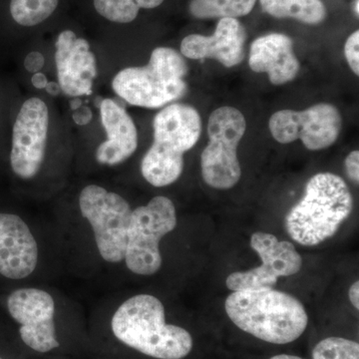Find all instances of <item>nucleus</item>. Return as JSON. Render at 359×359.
Wrapping results in <instances>:
<instances>
[{"label":"nucleus","instance_id":"obj_11","mask_svg":"<svg viewBox=\"0 0 359 359\" xmlns=\"http://www.w3.org/2000/svg\"><path fill=\"white\" fill-rule=\"evenodd\" d=\"M49 129V110L39 98L21 105L13 126L9 163L21 180L34 178L44 162Z\"/></svg>","mask_w":359,"mask_h":359},{"label":"nucleus","instance_id":"obj_17","mask_svg":"<svg viewBox=\"0 0 359 359\" xmlns=\"http://www.w3.org/2000/svg\"><path fill=\"white\" fill-rule=\"evenodd\" d=\"M249 65L257 73H266L273 85L292 81L299 72L294 42L282 33L259 37L250 45Z\"/></svg>","mask_w":359,"mask_h":359},{"label":"nucleus","instance_id":"obj_5","mask_svg":"<svg viewBox=\"0 0 359 359\" xmlns=\"http://www.w3.org/2000/svg\"><path fill=\"white\" fill-rule=\"evenodd\" d=\"M183 55L169 47H158L146 66L122 69L112 80V89L130 105L163 107L185 96L188 74Z\"/></svg>","mask_w":359,"mask_h":359},{"label":"nucleus","instance_id":"obj_21","mask_svg":"<svg viewBox=\"0 0 359 359\" xmlns=\"http://www.w3.org/2000/svg\"><path fill=\"white\" fill-rule=\"evenodd\" d=\"M164 0H93L99 15L115 23H130L136 20L141 9H153Z\"/></svg>","mask_w":359,"mask_h":359},{"label":"nucleus","instance_id":"obj_12","mask_svg":"<svg viewBox=\"0 0 359 359\" xmlns=\"http://www.w3.org/2000/svg\"><path fill=\"white\" fill-rule=\"evenodd\" d=\"M6 304L11 318L20 325L21 339L26 346L42 353L57 348L55 302L50 294L34 287L16 290L8 295Z\"/></svg>","mask_w":359,"mask_h":359},{"label":"nucleus","instance_id":"obj_2","mask_svg":"<svg viewBox=\"0 0 359 359\" xmlns=\"http://www.w3.org/2000/svg\"><path fill=\"white\" fill-rule=\"evenodd\" d=\"M113 334L125 346L157 359H183L192 351V335L185 328L168 325L165 308L151 294L130 297L113 316Z\"/></svg>","mask_w":359,"mask_h":359},{"label":"nucleus","instance_id":"obj_26","mask_svg":"<svg viewBox=\"0 0 359 359\" xmlns=\"http://www.w3.org/2000/svg\"><path fill=\"white\" fill-rule=\"evenodd\" d=\"M92 119H93V113L87 106H81L79 109L75 110L73 114V120L79 126L89 124Z\"/></svg>","mask_w":359,"mask_h":359},{"label":"nucleus","instance_id":"obj_27","mask_svg":"<svg viewBox=\"0 0 359 359\" xmlns=\"http://www.w3.org/2000/svg\"><path fill=\"white\" fill-rule=\"evenodd\" d=\"M348 297L349 301H351V304H353V308L355 309H359V282L356 280L355 283H353L351 285V287H349L348 290Z\"/></svg>","mask_w":359,"mask_h":359},{"label":"nucleus","instance_id":"obj_9","mask_svg":"<svg viewBox=\"0 0 359 359\" xmlns=\"http://www.w3.org/2000/svg\"><path fill=\"white\" fill-rule=\"evenodd\" d=\"M341 115L332 104L320 103L304 111L280 110L269 119V131L280 144L301 139L311 151L334 145L341 131Z\"/></svg>","mask_w":359,"mask_h":359},{"label":"nucleus","instance_id":"obj_29","mask_svg":"<svg viewBox=\"0 0 359 359\" xmlns=\"http://www.w3.org/2000/svg\"><path fill=\"white\" fill-rule=\"evenodd\" d=\"M44 89L46 90L47 93L51 96H58L59 94L62 92L60 85H59L57 82L54 81L48 82Z\"/></svg>","mask_w":359,"mask_h":359},{"label":"nucleus","instance_id":"obj_31","mask_svg":"<svg viewBox=\"0 0 359 359\" xmlns=\"http://www.w3.org/2000/svg\"><path fill=\"white\" fill-rule=\"evenodd\" d=\"M269 359H304L299 358V356L290 355V354H278V355L273 356Z\"/></svg>","mask_w":359,"mask_h":359},{"label":"nucleus","instance_id":"obj_20","mask_svg":"<svg viewBox=\"0 0 359 359\" xmlns=\"http://www.w3.org/2000/svg\"><path fill=\"white\" fill-rule=\"evenodd\" d=\"M60 0H8L9 18L21 27H32L44 22L54 13Z\"/></svg>","mask_w":359,"mask_h":359},{"label":"nucleus","instance_id":"obj_8","mask_svg":"<svg viewBox=\"0 0 359 359\" xmlns=\"http://www.w3.org/2000/svg\"><path fill=\"white\" fill-rule=\"evenodd\" d=\"M82 216L89 222L97 249L104 261L121 263L125 259L132 209L124 198L102 187H85L79 195Z\"/></svg>","mask_w":359,"mask_h":359},{"label":"nucleus","instance_id":"obj_3","mask_svg":"<svg viewBox=\"0 0 359 359\" xmlns=\"http://www.w3.org/2000/svg\"><path fill=\"white\" fill-rule=\"evenodd\" d=\"M353 197L341 177L318 173L309 180L304 197L285 217L292 241L313 247L334 237L353 210Z\"/></svg>","mask_w":359,"mask_h":359},{"label":"nucleus","instance_id":"obj_16","mask_svg":"<svg viewBox=\"0 0 359 359\" xmlns=\"http://www.w3.org/2000/svg\"><path fill=\"white\" fill-rule=\"evenodd\" d=\"M101 122L107 139L96 150L101 165L116 166L128 160L138 148V131L124 107L110 98L100 104Z\"/></svg>","mask_w":359,"mask_h":359},{"label":"nucleus","instance_id":"obj_32","mask_svg":"<svg viewBox=\"0 0 359 359\" xmlns=\"http://www.w3.org/2000/svg\"><path fill=\"white\" fill-rule=\"evenodd\" d=\"M359 0H355L354 1L353 11L355 13L356 16L359 15V7H358Z\"/></svg>","mask_w":359,"mask_h":359},{"label":"nucleus","instance_id":"obj_19","mask_svg":"<svg viewBox=\"0 0 359 359\" xmlns=\"http://www.w3.org/2000/svg\"><path fill=\"white\" fill-rule=\"evenodd\" d=\"M257 0H191L189 11L198 20L236 18L248 15Z\"/></svg>","mask_w":359,"mask_h":359},{"label":"nucleus","instance_id":"obj_10","mask_svg":"<svg viewBox=\"0 0 359 359\" xmlns=\"http://www.w3.org/2000/svg\"><path fill=\"white\" fill-rule=\"evenodd\" d=\"M250 243L262 264L249 271L231 273L226 285L231 292L273 289L278 278L301 271L302 256L292 243L280 241L273 233L264 231L252 233Z\"/></svg>","mask_w":359,"mask_h":359},{"label":"nucleus","instance_id":"obj_4","mask_svg":"<svg viewBox=\"0 0 359 359\" xmlns=\"http://www.w3.org/2000/svg\"><path fill=\"white\" fill-rule=\"evenodd\" d=\"M154 141L141 163L144 179L161 188L181 177L184 154L199 141L202 119L190 105L173 103L158 112L153 121Z\"/></svg>","mask_w":359,"mask_h":359},{"label":"nucleus","instance_id":"obj_22","mask_svg":"<svg viewBox=\"0 0 359 359\" xmlns=\"http://www.w3.org/2000/svg\"><path fill=\"white\" fill-rule=\"evenodd\" d=\"M313 358L359 359V344L344 337H327L314 346Z\"/></svg>","mask_w":359,"mask_h":359},{"label":"nucleus","instance_id":"obj_23","mask_svg":"<svg viewBox=\"0 0 359 359\" xmlns=\"http://www.w3.org/2000/svg\"><path fill=\"white\" fill-rule=\"evenodd\" d=\"M344 55L354 74L359 75V32L356 30L347 39L344 45Z\"/></svg>","mask_w":359,"mask_h":359},{"label":"nucleus","instance_id":"obj_30","mask_svg":"<svg viewBox=\"0 0 359 359\" xmlns=\"http://www.w3.org/2000/svg\"><path fill=\"white\" fill-rule=\"evenodd\" d=\"M82 106V101L80 100L79 97H75V99H73L70 102V108L72 111H75L79 109Z\"/></svg>","mask_w":359,"mask_h":359},{"label":"nucleus","instance_id":"obj_18","mask_svg":"<svg viewBox=\"0 0 359 359\" xmlns=\"http://www.w3.org/2000/svg\"><path fill=\"white\" fill-rule=\"evenodd\" d=\"M264 13L276 18H294L306 25H320L327 18L320 0H259Z\"/></svg>","mask_w":359,"mask_h":359},{"label":"nucleus","instance_id":"obj_25","mask_svg":"<svg viewBox=\"0 0 359 359\" xmlns=\"http://www.w3.org/2000/svg\"><path fill=\"white\" fill-rule=\"evenodd\" d=\"M45 65V58L39 51H32L26 55L25 59V68L28 72H39L43 68Z\"/></svg>","mask_w":359,"mask_h":359},{"label":"nucleus","instance_id":"obj_13","mask_svg":"<svg viewBox=\"0 0 359 359\" xmlns=\"http://www.w3.org/2000/svg\"><path fill=\"white\" fill-rule=\"evenodd\" d=\"M89 42L72 30L60 32L55 42V65L58 84L65 95L88 96L98 75L95 54Z\"/></svg>","mask_w":359,"mask_h":359},{"label":"nucleus","instance_id":"obj_28","mask_svg":"<svg viewBox=\"0 0 359 359\" xmlns=\"http://www.w3.org/2000/svg\"><path fill=\"white\" fill-rule=\"evenodd\" d=\"M32 83L35 88L44 89L47 83H48V80H47V77L45 76L43 73L36 72L33 74Z\"/></svg>","mask_w":359,"mask_h":359},{"label":"nucleus","instance_id":"obj_7","mask_svg":"<svg viewBox=\"0 0 359 359\" xmlns=\"http://www.w3.org/2000/svg\"><path fill=\"white\" fill-rule=\"evenodd\" d=\"M245 129L244 115L236 108L224 106L210 115L209 142L201 154V171L207 185L219 190L237 185L242 177L238 146Z\"/></svg>","mask_w":359,"mask_h":359},{"label":"nucleus","instance_id":"obj_1","mask_svg":"<svg viewBox=\"0 0 359 359\" xmlns=\"http://www.w3.org/2000/svg\"><path fill=\"white\" fill-rule=\"evenodd\" d=\"M224 309L241 330L269 344L294 342L309 325L302 302L273 289L233 292L226 297Z\"/></svg>","mask_w":359,"mask_h":359},{"label":"nucleus","instance_id":"obj_6","mask_svg":"<svg viewBox=\"0 0 359 359\" xmlns=\"http://www.w3.org/2000/svg\"><path fill=\"white\" fill-rule=\"evenodd\" d=\"M178 224L176 208L169 198L157 196L132 211L125 263L139 276L155 275L162 266L160 242Z\"/></svg>","mask_w":359,"mask_h":359},{"label":"nucleus","instance_id":"obj_33","mask_svg":"<svg viewBox=\"0 0 359 359\" xmlns=\"http://www.w3.org/2000/svg\"><path fill=\"white\" fill-rule=\"evenodd\" d=\"M0 359H2L1 358H0Z\"/></svg>","mask_w":359,"mask_h":359},{"label":"nucleus","instance_id":"obj_15","mask_svg":"<svg viewBox=\"0 0 359 359\" xmlns=\"http://www.w3.org/2000/svg\"><path fill=\"white\" fill-rule=\"evenodd\" d=\"M247 33L236 18H221L211 36L191 34L181 42V54L193 60L216 59L224 67H233L245 58Z\"/></svg>","mask_w":359,"mask_h":359},{"label":"nucleus","instance_id":"obj_24","mask_svg":"<svg viewBox=\"0 0 359 359\" xmlns=\"http://www.w3.org/2000/svg\"><path fill=\"white\" fill-rule=\"evenodd\" d=\"M346 170L347 176L353 182L358 184L359 182V152L358 150L349 153L346 158Z\"/></svg>","mask_w":359,"mask_h":359},{"label":"nucleus","instance_id":"obj_14","mask_svg":"<svg viewBox=\"0 0 359 359\" xmlns=\"http://www.w3.org/2000/svg\"><path fill=\"white\" fill-rule=\"evenodd\" d=\"M39 263V245L27 224L18 215L0 212V275L22 280Z\"/></svg>","mask_w":359,"mask_h":359}]
</instances>
